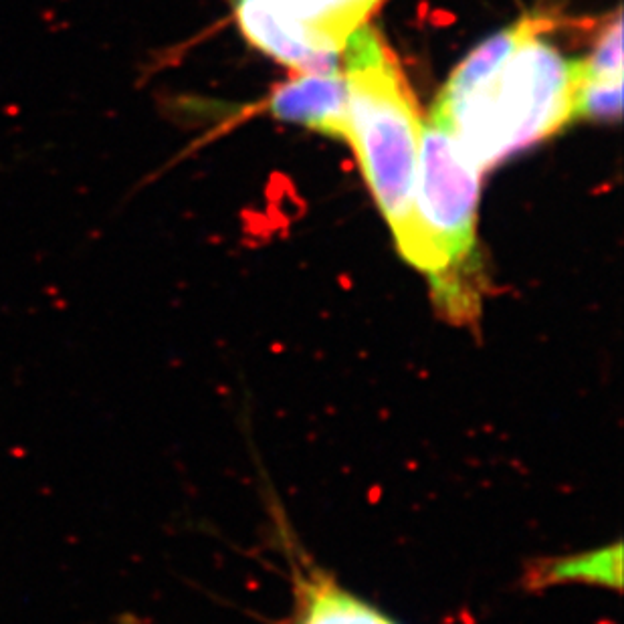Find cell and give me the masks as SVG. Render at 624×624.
Returning <instances> with one entry per match:
<instances>
[{"label": "cell", "instance_id": "cell-4", "mask_svg": "<svg viewBox=\"0 0 624 624\" xmlns=\"http://www.w3.org/2000/svg\"><path fill=\"white\" fill-rule=\"evenodd\" d=\"M384 0H236L234 16L251 45L281 65L333 71L350 36Z\"/></svg>", "mask_w": 624, "mask_h": 624}, {"label": "cell", "instance_id": "cell-10", "mask_svg": "<svg viewBox=\"0 0 624 624\" xmlns=\"http://www.w3.org/2000/svg\"><path fill=\"white\" fill-rule=\"evenodd\" d=\"M109 624H139V622H137L135 618H132V616H122V618H117L115 622H109Z\"/></svg>", "mask_w": 624, "mask_h": 624}, {"label": "cell", "instance_id": "cell-5", "mask_svg": "<svg viewBox=\"0 0 624 624\" xmlns=\"http://www.w3.org/2000/svg\"><path fill=\"white\" fill-rule=\"evenodd\" d=\"M269 111L309 130L348 142V91L341 71H305L281 83L269 99Z\"/></svg>", "mask_w": 624, "mask_h": 624}, {"label": "cell", "instance_id": "cell-9", "mask_svg": "<svg viewBox=\"0 0 624 624\" xmlns=\"http://www.w3.org/2000/svg\"><path fill=\"white\" fill-rule=\"evenodd\" d=\"M622 79V21L614 16L604 29L588 59L580 61V81H616Z\"/></svg>", "mask_w": 624, "mask_h": 624}, {"label": "cell", "instance_id": "cell-8", "mask_svg": "<svg viewBox=\"0 0 624 624\" xmlns=\"http://www.w3.org/2000/svg\"><path fill=\"white\" fill-rule=\"evenodd\" d=\"M299 624H396L329 578L301 582Z\"/></svg>", "mask_w": 624, "mask_h": 624}, {"label": "cell", "instance_id": "cell-6", "mask_svg": "<svg viewBox=\"0 0 624 624\" xmlns=\"http://www.w3.org/2000/svg\"><path fill=\"white\" fill-rule=\"evenodd\" d=\"M552 27V21L544 14L533 16V14H526L519 21H515L511 27L503 29L501 33L493 34L491 38H487L485 43H481L462 63H460L451 79L447 81V85L442 87L438 97H457L460 93L473 89L475 85H479L481 81H485L497 65L521 43L527 36L537 33H544Z\"/></svg>", "mask_w": 624, "mask_h": 624}, {"label": "cell", "instance_id": "cell-3", "mask_svg": "<svg viewBox=\"0 0 624 624\" xmlns=\"http://www.w3.org/2000/svg\"><path fill=\"white\" fill-rule=\"evenodd\" d=\"M348 144L400 249L412 230V196L422 122L394 51L372 27L350 36L344 53Z\"/></svg>", "mask_w": 624, "mask_h": 624}, {"label": "cell", "instance_id": "cell-2", "mask_svg": "<svg viewBox=\"0 0 624 624\" xmlns=\"http://www.w3.org/2000/svg\"><path fill=\"white\" fill-rule=\"evenodd\" d=\"M580 61L541 33L521 41L491 75L457 97H438L432 115L479 172L574 122Z\"/></svg>", "mask_w": 624, "mask_h": 624}, {"label": "cell", "instance_id": "cell-1", "mask_svg": "<svg viewBox=\"0 0 624 624\" xmlns=\"http://www.w3.org/2000/svg\"><path fill=\"white\" fill-rule=\"evenodd\" d=\"M479 178L453 133L430 117L420 135L412 230L398 251L428 279L436 311L459 326L477 324L485 293L477 238Z\"/></svg>", "mask_w": 624, "mask_h": 624}, {"label": "cell", "instance_id": "cell-7", "mask_svg": "<svg viewBox=\"0 0 624 624\" xmlns=\"http://www.w3.org/2000/svg\"><path fill=\"white\" fill-rule=\"evenodd\" d=\"M622 548L614 544L610 548H600L568 558L546 559L531 566L527 572L529 588H548L568 582H586L598 586L620 588L622 580Z\"/></svg>", "mask_w": 624, "mask_h": 624}]
</instances>
